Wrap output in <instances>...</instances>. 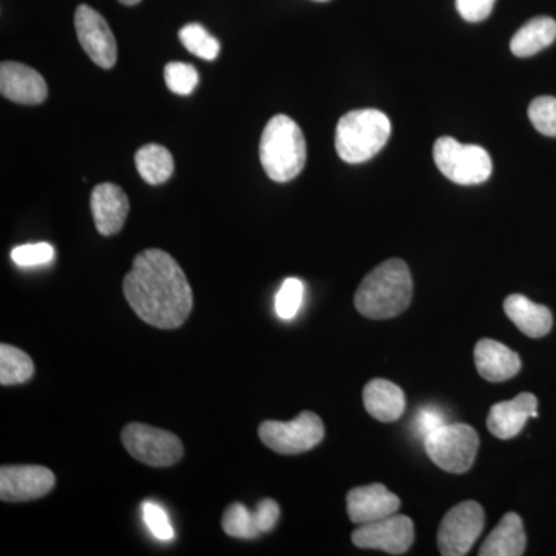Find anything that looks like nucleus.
Returning a JSON list of instances; mask_svg holds the SVG:
<instances>
[{
	"label": "nucleus",
	"instance_id": "obj_1",
	"mask_svg": "<svg viewBox=\"0 0 556 556\" xmlns=\"http://www.w3.org/2000/svg\"><path fill=\"white\" fill-rule=\"evenodd\" d=\"M127 303L142 321L159 329L181 327L193 308V292L177 260L161 249H146L124 277Z\"/></svg>",
	"mask_w": 556,
	"mask_h": 556
},
{
	"label": "nucleus",
	"instance_id": "obj_2",
	"mask_svg": "<svg viewBox=\"0 0 556 556\" xmlns=\"http://www.w3.org/2000/svg\"><path fill=\"white\" fill-rule=\"evenodd\" d=\"M413 299V278L404 260L391 258L376 266L362 280L354 305L372 320L393 318L408 308Z\"/></svg>",
	"mask_w": 556,
	"mask_h": 556
},
{
	"label": "nucleus",
	"instance_id": "obj_3",
	"mask_svg": "<svg viewBox=\"0 0 556 556\" xmlns=\"http://www.w3.org/2000/svg\"><path fill=\"white\" fill-rule=\"evenodd\" d=\"M260 161L273 181L288 182L305 169L306 141L294 119L276 115L260 139Z\"/></svg>",
	"mask_w": 556,
	"mask_h": 556
},
{
	"label": "nucleus",
	"instance_id": "obj_4",
	"mask_svg": "<svg viewBox=\"0 0 556 556\" xmlns=\"http://www.w3.org/2000/svg\"><path fill=\"white\" fill-rule=\"evenodd\" d=\"M391 135V121L376 109L353 110L343 115L336 129V150L340 159L361 164L378 155Z\"/></svg>",
	"mask_w": 556,
	"mask_h": 556
},
{
	"label": "nucleus",
	"instance_id": "obj_5",
	"mask_svg": "<svg viewBox=\"0 0 556 556\" xmlns=\"http://www.w3.org/2000/svg\"><path fill=\"white\" fill-rule=\"evenodd\" d=\"M433 159L442 175L460 186L482 185L493 170L492 159L484 148L460 144L452 137L437 139Z\"/></svg>",
	"mask_w": 556,
	"mask_h": 556
},
{
	"label": "nucleus",
	"instance_id": "obj_6",
	"mask_svg": "<svg viewBox=\"0 0 556 556\" xmlns=\"http://www.w3.org/2000/svg\"><path fill=\"white\" fill-rule=\"evenodd\" d=\"M427 455L448 473H466L473 466L479 448V437L467 424L442 426L424 439Z\"/></svg>",
	"mask_w": 556,
	"mask_h": 556
},
{
	"label": "nucleus",
	"instance_id": "obj_7",
	"mask_svg": "<svg viewBox=\"0 0 556 556\" xmlns=\"http://www.w3.org/2000/svg\"><path fill=\"white\" fill-rule=\"evenodd\" d=\"M258 437L278 455H299L324 441L325 426L316 413L303 412L291 422L266 420L260 424Z\"/></svg>",
	"mask_w": 556,
	"mask_h": 556
},
{
	"label": "nucleus",
	"instance_id": "obj_8",
	"mask_svg": "<svg viewBox=\"0 0 556 556\" xmlns=\"http://www.w3.org/2000/svg\"><path fill=\"white\" fill-rule=\"evenodd\" d=\"M121 441L130 456L150 467H172L185 455L177 434L146 424H129L121 433Z\"/></svg>",
	"mask_w": 556,
	"mask_h": 556
},
{
	"label": "nucleus",
	"instance_id": "obj_9",
	"mask_svg": "<svg viewBox=\"0 0 556 556\" xmlns=\"http://www.w3.org/2000/svg\"><path fill=\"white\" fill-rule=\"evenodd\" d=\"M484 508L477 501H464L450 508L438 532V547L444 556H464L484 529Z\"/></svg>",
	"mask_w": 556,
	"mask_h": 556
},
{
	"label": "nucleus",
	"instance_id": "obj_10",
	"mask_svg": "<svg viewBox=\"0 0 556 556\" xmlns=\"http://www.w3.org/2000/svg\"><path fill=\"white\" fill-rule=\"evenodd\" d=\"M354 546L376 548L390 555L407 554L415 541V525L404 515L378 519L368 525H361L351 535Z\"/></svg>",
	"mask_w": 556,
	"mask_h": 556
},
{
	"label": "nucleus",
	"instance_id": "obj_11",
	"mask_svg": "<svg viewBox=\"0 0 556 556\" xmlns=\"http://www.w3.org/2000/svg\"><path fill=\"white\" fill-rule=\"evenodd\" d=\"M75 28L80 47L101 68H112L118 60V46L108 21L89 5H79L75 13Z\"/></svg>",
	"mask_w": 556,
	"mask_h": 556
},
{
	"label": "nucleus",
	"instance_id": "obj_12",
	"mask_svg": "<svg viewBox=\"0 0 556 556\" xmlns=\"http://www.w3.org/2000/svg\"><path fill=\"white\" fill-rule=\"evenodd\" d=\"M56 477L42 466H3L0 468V497L5 503H27L49 495Z\"/></svg>",
	"mask_w": 556,
	"mask_h": 556
},
{
	"label": "nucleus",
	"instance_id": "obj_13",
	"mask_svg": "<svg viewBox=\"0 0 556 556\" xmlns=\"http://www.w3.org/2000/svg\"><path fill=\"white\" fill-rule=\"evenodd\" d=\"M348 517L354 525H368L391 517L401 508V500L386 485L356 486L346 495Z\"/></svg>",
	"mask_w": 556,
	"mask_h": 556
},
{
	"label": "nucleus",
	"instance_id": "obj_14",
	"mask_svg": "<svg viewBox=\"0 0 556 556\" xmlns=\"http://www.w3.org/2000/svg\"><path fill=\"white\" fill-rule=\"evenodd\" d=\"M0 93L17 104L38 105L49 97L46 79L40 73L21 62L0 65Z\"/></svg>",
	"mask_w": 556,
	"mask_h": 556
},
{
	"label": "nucleus",
	"instance_id": "obj_15",
	"mask_svg": "<svg viewBox=\"0 0 556 556\" xmlns=\"http://www.w3.org/2000/svg\"><path fill=\"white\" fill-rule=\"evenodd\" d=\"M90 207L98 232L110 237L123 229L129 215L130 203L126 192L119 186L102 182L91 192Z\"/></svg>",
	"mask_w": 556,
	"mask_h": 556
},
{
	"label": "nucleus",
	"instance_id": "obj_16",
	"mask_svg": "<svg viewBox=\"0 0 556 556\" xmlns=\"http://www.w3.org/2000/svg\"><path fill=\"white\" fill-rule=\"evenodd\" d=\"M530 417H538V399L532 393H521L511 401L493 405L486 428L493 437L507 441L521 433Z\"/></svg>",
	"mask_w": 556,
	"mask_h": 556
},
{
	"label": "nucleus",
	"instance_id": "obj_17",
	"mask_svg": "<svg viewBox=\"0 0 556 556\" xmlns=\"http://www.w3.org/2000/svg\"><path fill=\"white\" fill-rule=\"evenodd\" d=\"M475 364L481 378L489 382H504L515 378L521 369L518 354L492 339L479 340L475 346Z\"/></svg>",
	"mask_w": 556,
	"mask_h": 556
},
{
	"label": "nucleus",
	"instance_id": "obj_18",
	"mask_svg": "<svg viewBox=\"0 0 556 556\" xmlns=\"http://www.w3.org/2000/svg\"><path fill=\"white\" fill-rule=\"evenodd\" d=\"M507 317L515 327L530 339H541L554 327L552 311L544 305H538L521 294L508 295L504 302Z\"/></svg>",
	"mask_w": 556,
	"mask_h": 556
},
{
	"label": "nucleus",
	"instance_id": "obj_19",
	"mask_svg": "<svg viewBox=\"0 0 556 556\" xmlns=\"http://www.w3.org/2000/svg\"><path fill=\"white\" fill-rule=\"evenodd\" d=\"M364 405L379 422H394L404 415L407 402L404 390L386 379H372L364 388Z\"/></svg>",
	"mask_w": 556,
	"mask_h": 556
},
{
	"label": "nucleus",
	"instance_id": "obj_20",
	"mask_svg": "<svg viewBox=\"0 0 556 556\" xmlns=\"http://www.w3.org/2000/svg\"><path fill=\"white\" fill-rule=\"evenodd\" d=\"M527 538L522 519L515 511H508L484 541L481 556H521L526 552Z\"/></svg>",
	"mask_w": 556,
	"mask_h": 556
},
{
	"label": "nucleus",
	"instance_id": "obj_21",
	"mask_svg": "<svg viewBox=\"0 0 556 556\" xmlns=\"http://www.w3.org/2000/svg\"><path fill=\"white\" fill-rule=\"evenodd\" d=\"M556 40V21L547 16L533 17L522 25L510 40L515 56L529 58L546 50Z\"/></svg>",
	"mask_w": 556,
	"mask_h": 556
},
{
	"label": "nucleus",
	"instance_id": "obj_22",
	"mask_svg": "<svg viewBox=\"0 0 556 556\" xmlns=\"http://www.w3.org/2000/svg\"><path fill=\"white\" fill-rule=\"evenodd\" d=\"M138 174L148 185L159 186L169 181L174 174V156L160 144H146L135 155Z\"/></svg>",
	"mask_w": 556,
	"mask_h": 556
},
{
	"label": "nucleus",
	"instance_id": "obj_23",
	"mask_svg": "<svg viewBox=\"0 0 556 556\" xmlns=\"http://www.w3.org/2000/svg\"><path fill=\"white\" fill-rule=\"evenodd\" d=\"M35 375V364L20 348L0 345V383L5 387L20 386Z\"/></svg>",
	"mask_w": 556,
	"mask_h": 556
},
{
	"label": "nucleus",
	"instance_id": "obj_24",
	"mask_svg": "<svg viewBox=\"0 0 556 556\" xmlns=\"http://www.w3.org/2000/svg\"><path fill=\"white\" fill-rule=\"evenodd\" d=\"M178 36L182 46H185L190 53L195 54V56L201 58V60H217L219 42L217 38H214V36L203 27V25H185V27L179 30Z\"/></svg>",
	"mask_w": 556,
	"mask_h": 556
},
{
	"label": "nucleus",
	"instance_id": "obj_25",
	"mask_svg": "<svg viewBox=\"0 0 556 556\" xmlns=\"http://www.w3.org/2000/svg\"><path fill=\"white\" fill-rule=\"evenodd\" d=\"M222 527L226 535L239 540H255L262 535L254 521V511H249L241 503L230 504L223 515Z\"/></svg>",
	"mask_w": 556,
	"mask_h": 556
},
{
	"label": "nucleus",
	"instance_id": "obj_26",
	"mask_svg": "<svg viewBox=\"0 0 556 556\" xmlns=\"http://www.w3.org/2000/svg\"><path fill=\"white\" fill-rule=\"evenodd\" d=\"M305 298V285L295 277H289L278 289L276 298L277 316L283 320H291L298 316Z\"/></svg>",
	"mask_w": 556,
	"mask_h": 556
},
{
	"label": "nucleus",
	"instance_id": "obj_27",
	"mask_svg": "<svg viewBox=\"0 0 556 556\" xmlns=\"http://www.w3.org/2000/svg\"><path fill=\"white\" fill-rule=\"evenodd\" d=\"M164 79H166L170 91L181 94V97H188L199 86L200 76L193 65L169 62L164 68Z\"/></svg>",
	"mask_w": 556,
	"mask_h": 556
},
{
	"label": "nucleus",
	"instance_id": "obj_28",
	"mask_svg": "<svg viewBox=\"0 0 556 556\" xmlns=\"http://www.w3.org/2000/svg\"><path fill=\"white\" fill-rule=\"evenodd\" d=\"M529 119L544 137L556 138V98L540 97L530 102Z\"/></svg>",
	"mask_w": 556,
	"mask_h": 556
},
{
	"label": "nucleus",
	"instance_id": "obj_29",
	"mask_svg": "<svg viewBox=\"0 0 556 556\" xmlns=\"http://www.w3.org/2000/svg\"><path fill=\"white\" fill-rule=\"evenodd\" d=\"M11 258L21 268H35V266L49 265L54 258V248L50 243L22 244L13 249Z\"/></svg>",
	"mask_w": 556,
	"mask_h": 556
},
{
	"label": "nucleus",
	"instance_id": "obj_30",
	"mask_svg": "<svg viewBox=\"0 0 556 556\" xmlns=\"http://www.w3.org/2000/svg\"><path fill=\"white\" fill-rule=\"evenodd\" d=\"M142 518H144L150 532L159 540L170 541L174 538V527H172L169 515L159 504L150 503V501L142 504Z\"/></svg>",
	"mask_w": 556,
	"mask_h": 556
},
{
	"label": "nucleus",
	"instance_id": "obj_31",
	"mask_svg": "<svg viewBox=\"0 0 556 556\" xmlns=\"http://www.w3.org/2000/svg\"><path fill=\"white\" fill-rule=\"evenodd\" d=\"M278 519H280V506L276 501L269 500V497L260 501L257 508L254 510V521L258 532L262 535L263 533L273 532Z\"/></svg>",
	"mask_w": 556,
	"mask_h": 556
},
{
	"label": "nucleus",
	"instance_id": "obj_32",
	"mask_svg": "<svg viewBox=\"0 0 556 556\" xmlns=\"http://www.w3.org/2000/svg\"><path fill=\"white\" fill-rule=\"evenodd\" d=\"M496 0H456V9L463 20L467 22H481L492 14Z\"/></svg>",
	"mask_w": 556,
	"mask_h": 556
},
{
	"label": "nucleus",
	"instance_id": "obj_33",
	"mask_svg": "<svg viewBox=\"0 0 556 556\" xmlns=\"http://www.w3.org/2000/svg\"><path fill=\"white\" fill-rule=\"evenodd\" d=\"M445 426L444 416L439 409L433 407H426L420 409L415 417V427L417 433L420 434L424 439L428 437V434L433 433L434 430Z\"/></svg>",
	"mask_w": 556,
	"mask_h": 556
},
{
	"label": "nucleus",
	"instance_id": "obj_34",
	"mask_svg": "<svg viewBox=\"0 0 556 556\" xmlns=\"http://www.w3.org/2000/svg\"><path fill=\"white\" fill-rule=\"evenodd\" d=\"M118 2L123 3V5H137V3L141 2V0H118Z\"/></svg>",
	"mask_w": 556,
	"mask_h": 556
},
{
	"label": "nucleus",
	"instance_id": "obj_35",
	"mask_svg": "<svg viewBox=\"0 0 556 556\" xmlns=\"http://www.w3.org/2000/svg\"><path fill=\"white\" fill-rule=\"evenodd\" d=\"M316 2H328V0H316Z\"/></svg>",
	"mask_w": 556,
	"mask_h": 556
}]
</instances>
